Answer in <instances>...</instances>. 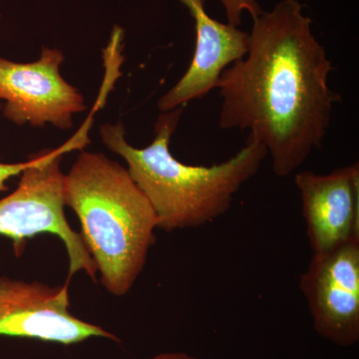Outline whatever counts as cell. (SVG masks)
<instances>
[{
    "instance_id": "1",
    "label": "cell",
    "mask_w": 359,
    "mask_h": 359,
    "mask_svg": "<svg viewBox=\"0 0 359 359\" xmlns=\"http://www.w3.org/2000/svg\"><path fill=\"white\" fill-rule=\"evenodd\" d=\"M302 9L297 0H282L255 18L247 54L222 72L216 87L219 128L250 130L278 177L294 173L321 147L341 101L327 84L332 61Z\"/></svg>"
},
{
    "instance_id": "2",
    "label": "cell",
    "mask_w": 359,
    "mask_h": 359,
    "mask_svg": "<svg viewBox=\"0 0 359 359\" xmlns=\"http://www.w3.org/2000/svg\"><path fill=\"white\" fill-rule=\"evenodd\" d=\"M184 106L162 112L154 128V140L135 148L125 137L124 125L106 123L100 127L104 145L126 161L127 171L152 205L158 229L171 233L199 228L230 210L236 194L256 176L268 151L250 133L244 147L226 162L192 166L180 162L170 151Z\"/></svg>"
},
{
    "instance_id": "3",
    "label": "cell",
    "mask_w": 359,
    "mask_h": 359,
    "mask_svg": "<svg viewBox=\"0 0 359 359\" xmlns=\"http://www.w3.org/2000/svg\"><path fill=\"white\" fill-rule=\"evenodd\" d=\"M65 205L76 212L87 250L110 294L133 287L155 244L158 219L126 168L82 151L65 175Z\"/></svg>"
},
{
    "instance_id": "4",
    "label": "cell",
    "mask_w": 359,
    "mask_h": 359,
    "mask_svg": "<svg viewBox=\"0 0 359 359\" xmlns=\"http://www.w3.org/2000/svg\"><path fill=\"white\" fill-rule=\"evenodd\" d=\"M90 126L84 124L70 140L57 149H47L30 156L32 164L20 175L18 188L0 200V236L13 241L20 257L26 238L39 233H52L62 241L69 257V275L84 271L96 280V264L80 233L73 231L65 214V174L60 164L63 155L83 150L90 143Z\"/></svg>"
},
{
    "instance_id": "5",
    "label": "cell",
    "mask_w": 359,
    "mask_h": 359,
    "mask_svg": "<svg viewBox=\"0 0 359 359\" xmlns=\"http://www.w3.org/2000/svg\"><path fill=\"white\" fill-rule=\"evenodd\" d=\"M65 55L58 49H42L39 60L18 63L0 57V99L4 117L18 126L29 124L68 130L73 115L87 109L84 97L60 73Z\"/></svg>"
},
{
    "instance_id": "6",
    "label": "cell",
    "mask_w": 359,
    "mask_h": 359,
    "mask_svg": "<svg viewBox=\"0 0 359 359\" xmlns=\"http://www.w3.org/2000/svg\"><path fill=\"white\" fill-rule=\"evenodd\" d=\"M68 283L50 285L0 278V335L80 344L93 337L120 342L115 334L70 313Z\"/></svg>"
},
{
    "instance_id": "7",
    "label": "cell",
    "mask_w": 359,
    "mask_h": 359,
    "mask_svg": "<svg viewBox=\"0 0 359 359\" xmlns=\"http://www.w3.org/2000/svg\"><path fill=\"white\" fill-rule=\"evenodd\" d=\"M313 328L340 346L359 340V243L313 254L301 276Z\"/></svg>"
},
{
    "instance_id": "8",
    "label": "cell",
    "mask_w": 359,
    "mask_h": 359,
    "mask_svg": "<svg viewBox=\"0 0 359 359\" xmlns=\"http://www.w3.org/2000/svg\"><path fill=\"white\" fill-rule=\"evenodd\" d=\"M294 184L302 203L306 235L313 254L359 243V165L330 174L302 171Z\"/></svg>"
},
{
    "instance_id": "9",
    "label": "cell",
    "mask_w": 359,
    "mask_h": 359,
    "mask_svg": "<svg viewBox=\"0 0 359 359\" xmlns=\"http://www.w3.org/2000/svg\"><path fill=\"white\" fill-rule=\"evenodd\" d=\"M180 1L189 9L195 20V52L183 77L161 97L158 102L161 112L204 98L216 89L222 72L244 58L249 49V33L212 20L205 11V0Z\"/></svg>"
},
{
    "instance_id": "10",
    "label": "cell",
    "mask_w": 359,
    "mask_h": 359,
    "mask_svg": "<svg viewBox=\"0 0 359 359\" xmlns=\"http://www.w3.org/2000/svg\"><path fill=\"white\" fill-rule=\"evenodd\" d=\"M226 11L228 25L238 27L242 23V14L247 11L252 20L264 13L257 0H221Z\"/></svg>"
},
{
    "instance_id": "11",
    "label": "cell",
    "mask_w": 359,
    "mask_h": 359,
    "mask_svg": "<svg viewBox=\"0 0 359 359\" xmlns=\"http://www.w3.org/2000/svg\"><path fill=\"white\" fill-rule=\"evenodd\" d=\"M32 164V158L25 162L15 163V164H6L0 163V193L8 190L6 182L13 177L20 176L23 171Z\"/></svg>"
},
{
    "instance_id": "12",
    "label": "cell",
    "mask_w": 359,
    "mask_h": 359,
    "mask_svg": "<svg viewBox=\"0 0 359 359\" xmlns=\"http://www.w3.org/2000/svg\"><path fill=\"white\" fill-rule=\"evenodd\" d=\"M151 359H198L188 354L183 353H165L156 355L155 358Z\"/></svg>"
},
{
    "instance_id": "13",
    "label": "cell",
    "mask_w": 359,
    "mask_h": 359,
    "mask_svg": "<svg viewBox=\"0 0 359 359\" xmlns=\"http://www.w3.org/2000/svg\"><path fill=\"white\" fill-rule=\"evenodd\" d=\"M1 109H2V106H1V105H0V110H1Z\"/></svg>"
}]
</instances>
